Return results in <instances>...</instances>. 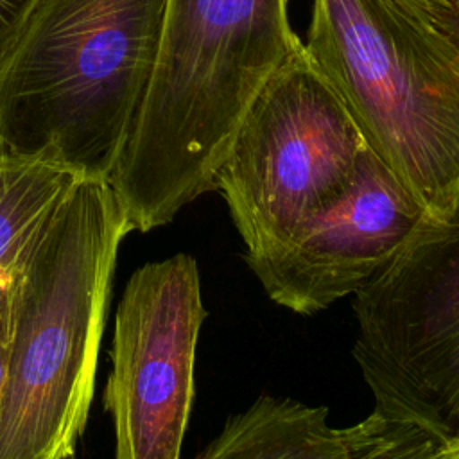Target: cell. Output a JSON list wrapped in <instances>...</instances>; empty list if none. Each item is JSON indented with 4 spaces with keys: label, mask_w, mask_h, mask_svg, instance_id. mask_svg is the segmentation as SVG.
Returning a JSON list of instances; mask_svg holds the SVG:
<instances>
[{
    "label": "cell",
    "mask_w": 459,
    "mask_h": 459,
    "mask_svg": "<svg viewBox=\"0 0 459 459\" xmlns=\"http://www.w3.org/2000/svg\"><path fill=\"white\" fill-rule=\"evenodd\" d=\"M305 52L427 217L459 197V47L414 0H314Z\"/></svg>",
    "instance_id": "4"
},
{
    "label": "cell",
    "mask_w": 459,
    "mask_h": 459,
    "mask_svg": "<svg viewBox=\"0 0 459 459\" xmlns=\"http://www.w3.org/2000/svg\"><path fill=\"white\" fill-rule=\"evenodd\" d=\"M425 212L366 147L348 192L289 244L244 256L265 294L310 316L364 289L398 253Z\"/></svg>",
    "instance_id": "8"
},
{
    "label": "cell",
    "mask_w": 459,
    "mask_h": 459,
    "mask_svg": "<svg viewBox=\"0 0 459 459\" xmlns=\"http://www.w3.org/2000/svg\"><path fill=\"white\" fill-rule=\"evenodd\" d=\"M301 48L289 0H165L149 88L108 178L129 233L215 190L247 111Z\"/></svg>",
    "instance_id": "1"
},
{
    "label": "cell",
    "mask_w": 459,
    "mask_h": 459,
    "mask_svg": "<svg viewBox=\"0 0 459 459\" xmlns=\"http://www.w3.org/2000/svg\"><path fill=\"white\" fill-rule=\"evenodd\" d=\"M364 149L348 108L303 47L256 97L215 176L242 256L283 247L332 208Z\"/></svg>",
    "instance_id": "6"
},
{
    "label": "cell",
    "mask_w": 459,
    "mask_h": 459,
    "mask_svg": "<svg viewBox=\"0 0 459 459\" xmlns=\"http://www.w3.org/2000/svg\"><path fill=\"white\" fill-rule=\"evenodd\" d=\"M430 14L434 16V20L437 22V25L454 39V43L459 47V16L452 14L450 11H430Z\"/></svg>",
    "instance_id": "15"
},
{
    "label": "cell",
    "mask_w": 459,
    "mask_h": 459,
    "mask_svg": "<svg viewBox=\"0 0 459 459\" xmlns=\"http://www.w3.org/2000/svg\"><path fill=\"white\" fill-rule=\"evenodd\" d=\"M165 0H38L0 52V149L106 179L154 68Z\"/></svg>",
    "instance_id": "3"
},
{
    "label": "cell",
    "mask_w": 459,
    "mask_h": 459,
    "mask_svg": "<svg viewBox=\"0 0 459 459\" xmlns=\"http://www.w3.org/2000/svg\"><path fill=\"white\" fill-rule=\"evenodd\" d=\"M450 13H452V14H455V16H459V4H457V5H455V9H454V11H450Z\"/></svg>",
    "instance_id": "17"
},
{
    "label": "cell",
    "mask_w": 459,
    "mask_h": 459,
    "mask_svg": "<svg viewBox=\"0 0 459 459\" xmlns=\"http://www.w3.org/2000/svg\"><path fill=\"white\" fill-rule=\"evenodd\" d=\"M36 2L38 0H0V52L11 41Z\"/></svg>",
    "instance_id": "13"
},
{
    "label": "cell",
    "mask_w": 459,
    "mask_h": 459,
    "mask_svg": "<svg viewBox=\"0 0 459 459\" xmlns=\"http://www.w3.org/2000/svg\"><path fill=\"white\" fill-rule=\"evenodd\" d=\"M351 307L375 412L429 445L459 441V197L423 215Z\"/></svg>",
    "instance_id": "5"
},
{
    "label": "cell",
    "mask_w": 459,
    "mask_h": 459,
    "mask_svg": "<svg viewBox=\"0 0 459 459\" xmlns=\"http://www.w3.org/2000/svg\"><path fill=\"white\" fill-rule=\"evenodd\" d=\"M129 235L106 179L81 178L11 281L0 459H70L95 389L118 246Z\"/></svg>",
    "instance_id": "2"
},
{
    "label": "cell",
    "mask_w": 459,
    "mask_h": 459,
    "mask_svg": "<svg viewBox=\"0 0 459 459\" xmlns=\"http://www.w3.org/2000/svg\"><path fill=\"white\" fill-rule=\"evenodd\" d=\"M79 179L52 158L0 149V290H9L30 242Z\"/></svg>",
    "instance_id": "10"
},
{
    "label": "cell",
    "mask_w": 459,
    "mask_h": 459,
    "mask_svg": "<svg viewBox=\"0 0 459 459\" xmlns=\"http://www.w3.org/2000/svg\"><path fill=\"white\" fill-rule=\"evenodd\" d=\"M11 344V292L0 290V407L7 387Z\"/></svg>",
    "instance_id": "14"
},
{
    "label": "cell",
    "mask_w": 459,
    "mask_h": 459,
    "mask_svg": "<svg viewBox=\"0 0 459 459\" xmlns=\"http://www.w3.org/2000/svg\"><path fill=\"white\" fill-rule=\"evenodd\" d=\"M206 316L194 256L178 253L131 274L117 307L104 389L115 459H179Z\"/></svg>",
    "instance_id": "7"
},
{
    "label": "cell",
    "mask_w": 459,
    "mask_h": 459,
    "mask_svg": "<svg viewBox=\"0 0 459 459\" xmlns=\"http://www.w3.org/2000/svg\"><path fill=\"white\" fill-rule=\"evenodd\" d=\"M396 439L380 414L375 411L364 420V434L353 452L351 459H394Z\"/></svg>",
    "instance_id": "11"
},
{
    "label": "cell",
    "mask_w": 459,
    "mask_h": 459,
    "mask_svg": "<svg viewBox=\"0 0 459 459\" xmlns=\"http://www.w3.org/2000/svg\"><path fill=\"white\" fill-rule=\"evenodd\" d=\"M414 2H418L420 5H423L429 11H441V9L454 11L455 5L459 4V0H414Z\"/></svg>",
    "instance_id": "16"
},
{
    "label": "cell",
    "mask_w": 459,
    "mask_h": 459,
    "mask_svg": "<svg viewBox=\"0 0 459 459\" xmlns=\"http://www.w3.org/2000/svg\"><path fill=\"white\" fill-rule=\"evenodd\" d=\"M403 446L398 459H459V441L446 445H429L402 427Z\"/></svg>",
    "instance_id": "12"
},
{
    "label": "cell",
    "mask_w": 459,
    "mask_h": 459,
    "mask_svg": "<svg viewBox=\"0 0 459 459\" xmlns=\"http://www.w3.org/2000/svg\"><path fill=\"white\" fill-rule=\"evenodd\" d=\"M362 434L364 420L337 429L325 405L260 394L226 420L199 459H351Z\"/></svg>",
    "instance_id": "9"
}]
</instances>
